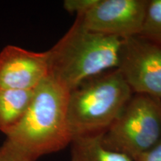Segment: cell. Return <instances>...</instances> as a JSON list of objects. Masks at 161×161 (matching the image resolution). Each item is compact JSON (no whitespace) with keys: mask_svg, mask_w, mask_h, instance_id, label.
<instances>
[{"mask_svg":"<svg viewBox=\"0 0 161 161\" xmlns=\"http://www.w3.org/2000/svg\"><path fill=\"white\" fill-rule=\"evenodd\" d=\"M139 36L161 44V0L148 1L143 24Z\"/></svg>","mask_w":161,"mask_h":161,"instance_id":"obj_10","label":"cell"},{"mask_svg":"<svg viewBox=\"0 0 161 161\" xmlns=\"http://www.w3.org/2000/svg\"><path fill=\"white\" fill-rule=\"evenodd\" d=\"M0 161H35L8 140L0 147Z\"/></svg>","mask_w":161,"mask_h":161,"instance_id":"obj_11","label":"cell"},{"mask_svg":"<svg viewBox=\"0 0 161 161\" xmlns=\"http://www.w3.org/2000/svg\"><path fill=\"white\" fill-rule=\"evenodd\" d=\"M96 2V0H66L64 7L69 13H75L80 16L87 11Z\"/></svg>","mask_w":161,"mask_h":161,"instance_id":"obj_12","label":"cell"},{"mask_svg":"<svg viewBox=\"0 0 161 161\" xmlns=\"http://www.w3.org/2000/svg\"><path fill=\"white\" fill-rule=\"evenodd\" d=\"M133 93L161 98V44L141 36L123 39L119 65Z\"/></svg>","mask_w":161,"mask_h":161,"instance_id":"obj_5","label":"cell"},{"mask_svg":"<svg viewBox=\"0 0 161 161\" xmlns=\"http://www.w3.org/2000/svg\"><path fill=\"white\" fill-rule=\"evenodd\" d=\"M104 146L136 160L161 141V98L134 93L102 134Z\"/></svg>","mask_w":161,"mask_h":161,"instance_id":"obj_4","label":"cell"},{"mask_svg":"<svg viewBox=\"0 0 161 161\" xmlns=\"http://www.w3.org/2000/svg\"><path fill=\"white\" fill-rule=\"evenodd\" d=\"M123 39L86 29L76 19L48 52L49 75L69 91L83 82L116 69Z\"/></svg>","mask_w":161,"mask_h":161,"instance_id":"obj_2","label":"cell"},{"mask_svg":"<svg viewBox=\"0 0 161 161\" xmlns=\"http://www.w3.org/2000/svg\"><path fill=\"white\" fill-rule=\"evenodd\" d=\"M71 161H135L104 146L102 134L80 136L71 142Z\"/></svg>","mask_w":161,"mask_h":161,"instance_id":"obj_9","label":"cell"},{"mask_svg":"<svg viewBox=\"0 0 161 161\" xmlns=\"http://www.w3.org/2000/svg\"><path fill=\"white\" fill-rule=\"evenodd\" d=\"M34 90L0 88V131L6 134L25 115Z\"/></svg>","mask_w":161,"mask_h":161,"instance_id":"obj_8","label":"cell"},{"mask_svg":"<svg viewBox=\"0 0 161 161\" xmlns=\"http://www.w3.org/2000/svg\"><path fill=\"white\" fill-rule=\"evenodd\" d=\"M69 90L48 75L34 90L25 115L5 134L7 139L36 161L71 144L67 117Z\"/></svg>","mask_w":161,"mask_h":161,"instance_id":"obj_1","label":"cell"},{"mask_svg":"<svg viewBox=\"0 0 161 161\" xmlns=\"http://www.w3.org/2000/svg\"><path fill=\"white\" fill-rule=\"evenodd\" d=\"M148 0H96L77 19L86 29L121 39L140 35Z\"/></svg>","mask_w":161,"mask_h":161,"instance_id":"obj_6","label":"cell"},{"mask_svg":"<svg viewBox=\"0 0 161 161\" xmlns=\"http://www.w3.org/2000/svg\"><path fill=\"white\" fill-rule=\"evenodd\" d=\"M133 94L117 69L90 78L69 91L67 117L72 140L104 134Z\"/></svg>","mask_w":161,"mask_h":161,"instance_id":"obj_3","label":"cell"},{"mask_svg":"<svg viewBox=\"0 0 161 161\" xmlns=\"http://www.w3.org/2000/svg\"><path fill=\"white\" fill-rule=\"evenodd\" d=\"M49 75L48 52L7 46L0 52V88L35 90Z\"/></svg>","mask_w":161,"mask_h":161,"instance_id":"obj_7","label":"cell"},{"mask_svg":"<svg viewBox=\"0 0 161 161\" xmlns=\"http://www.w3.org/2000/svg\"><path fill=\"white\" fill-rule=\"evenodd\" d=\"M135 161H161V141L152 149L139 157Z\"/></svg>","mask_w":161,"mask_h":161,"instance_id":"obj_13","label":"cell"}]
</instances>
